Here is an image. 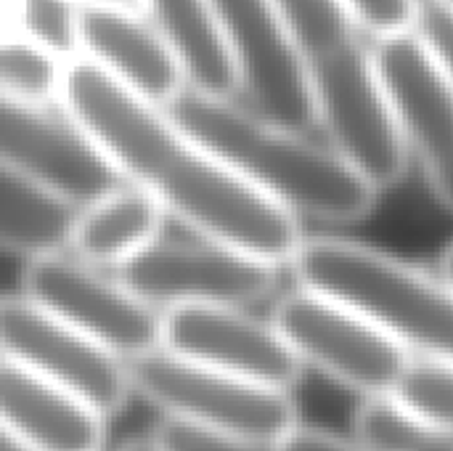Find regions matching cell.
I'll use <instances>...</instances> for the list:
<instances>
[{
	"label": "cell",
	"instance_id": "obj_4",
	"mask_svg": "<svg viewBox=\"0 0 453 451\" xmlns=\"http://www.w3.org/2000/svg\"><path fill=\"white\" fill-rule=\"evenodd\" d=\"M127 372L133 399H143L162 417L263 451L300 423L292 393L186 362L165 348L127 362Z\"/></svg>",
	"mask_w": 453,
	"mask_h": 451
},
{
	"label": "cell",
	"instance_id": "obj_18",
	"mask_svg": "<svg viewBox=\"0 0 453 451\" xmlns=\"http://www.w3.org/2000/svg\"><path fill=\"white\" fill-rule=\"evenodd\" d=\"M74 205L0 167V250L27 260L66 253Z\"/></svg>",
	"mask_w": 453,
	"mask_h": 451
},
{
	"label": "cell",
	"instance_id": "obj_26",
	"mask_svg": "<svg viewBox=\"0 0 453 451\" xmlns=\"http://www.w3.org/2000/svg\"><path fill=\"white\" fill-rule=\"evenodd\" d=\"M358 27H366L380 37L401 35L411 29L417 0H342Z\"/></svg>",
	"mask_w": 453,
	"mask_h": 451
},
{
	"label": "cell",
	"instance_id": "obj_9",
	"mask_svg": "<svg viewBox=\"0 0 453 451\" xmlns=\"http://www.w3.org/2000/svg\"><path fill=\"white\" fill-rule=\"evenodd\" d=\"M0 359L80 396L106 420L133 399L127 362L21 292L0 295Z\"/></svg>",
	"mask_w": 453,
	"mask_h": 451
},
{
	"label": "cell",
	"instance_id": "obj_17",
	"mask_svg": "<svg viewBox=\"0 0 453 451\" xmlns=\"http://www.w3.org/2000/svg\"><path fill=\"white\" fill-rule=\"evenodd\" d=\"M141 11L175 56L186 90L223 101L239 93L212 0H141Z\"/></svg>",
	"mask_w": 453,
	"mask_h": 451
},
{
	"label": "cell",
	"instance_id": "obj_12",
	"mask_svg": "<svg viewBox=\"0 0 453 451\" xmlns=\"http://www.w3.org/2000/svg\"><path fill=\"white\" fill-rule=\"evenodd\" d=\"M374 58L406 159L417 162L433 197L453 213V85L411 32L380 37Z\"/></svg>",
	"mask_w": 453,
	"mask_h": 451
},
{
	"label": "cell",
	"instance_id": "obj_5",
	"mask_svg": "<svg viewBox=\"0 0 453 451\" xmlns=\"http://www.w3.org/2000/svg\"><path fill=\"white\" fill-rule=\"evenodd\" d=\"M305 72L316 125L324 128L329 149L380 194L395 186L409 159L374 51L358 37L305 61Z\"/></svg>",
	"mask_w": 453,
	"mask_h": 451
},
{
	"label": "cell",
	"instance_id": "obj_1",
	"mask_svg": "<svg viewBox=\"0 0 453 451\" xmlns=\"http://www.w3.org/2000/svg\"><path fill=\"white\" fill-rule=\"evenodd\" d=\"M58 106L93 138L122 183L149 194L191 237L287 268L303 223L194 138L165 106L114 85L88 61L66 66Z\"/></svg>",
	"mask_w": 453,
	"mask_h": 451
},
{
	"label": "cell",
	"instance_id": "obj_7",
	"mask_svg": "<svg viewBox=\"0 0 453 451\" xmlns=\"http://www.w3.org/2000/svg\"><path fill=\"white\" fill-rule=\"evenodd\" d=\"M21 295L122 362L162 346V314L114 271L82 263L69 253L27 260Z\"/></svg>",
	"mask_w": 453,
	"mask_h": 451
},
{
	"label": "cell",
	"instance_id": "obj_23",
	"mask_svg": "<svg viewBox=\"0 0 453 451\" xmlns=\"http://www.w3.org/2000/svg\"><path fill=\"white\" fill-rule=\"evenodd\" d=\"M417 420L453 436V364L411 359L388 396Z\"/></svg>",
	"mask_w": 453,
	"mask_h": 451
},
{
	"label": "cell",
	"instance_id": "obj_28",
	"mask_svg": "<svg viewBox=\"0 0 453 451\" xmlns=\"http://www.w3.org/2000/svg\"><path fill=\"white\" fill-rule=\"evenodd\" d=\"M0 451H35L27 441H21L13 431H8L3 423H0Z\"/></svg>",
	"mask_w": 453,
	"mask_h": 451
},
{
	"label": "cell",
	"instance_id": "obj_20",
	"mask_svg": "<svg viewBox=\"0 0 453 451\" xmlns=\"http://www.w3.org/2000/svg\"><path fill=\"white\" fill-rule=\"evenodd\" d=\"M69 64L24 40L19 32H0V93L53 104L58 101Z\"/></svg>",
	"mask_w": 453,
	"mask_h": 451
},
{
	"label": "cell",
	"instance_id": "obj_3",
	"mask_svg": "<svg viewBox=\"0 0 453 451\" xmlns=\"http://www.w3.org/2000/svg\"><path fill=\"white\" fill-rule=\"evenodd\" d=\"M287 268L300 290L353 308L411 359L453 364V287L441 274L337 237H305Z\"/></svg>",
	"mask_w": 453,
	"mask_h": 451
},
{
	"label": "cell",
	"instance_id": "obj_30",
	"mask_svg": "<svg viewBox=\"0 0 453 451\" xmlns=\"http://www.w3.org/2000/svg\"><path fill=\"white\" fill-rule=\"evenodd\" d=\"M80 3V8H93V5H130V8H141V0H74Z\"/></svg>",
	"mask_w": 453,
	"mask_h": 451
},
{
	"label": "cell",
	"instance_id": "obj_15",
	"mask_svg": "<svg viewBox=\"0 0 453 451\" xmlns=\"http://www.w3.org/2000/svg\"><path fill=\"white\" fill-rule=\"evenodd\" d=\"M0 423L35 451H104L109 420L80 396L0 359Z\"/></svg>",
	"mask_w": 453,
	"mask_h": 451
},
{
	"label": "cell",
	"instance_id": "obj_13",
	"mask_svg": "<svg viewBox=\"0 0 453 451\" xmlns=\"http://www.w3.org/2000/svg\"><path fill=\"white\" fill-rule=\"evenodd\" d=\"M186 362L292 393L305 369L271 319L239 306L175 308L162 314V346Z\"/></svg>",
	"mask_w": 453,
	"mask_h": 451
},
{
	"label": "cell",
	"instance_id": "obj_31",
	"mask_svg": "<svg viewBox=\"0 0 453 451\" xmlns=\"http://www.w3.org/2000/svg\"><path fill=\"white\" fill-rule=\"evenodd\" d=\"M3 11H8V0H0V13H3Z\"/></svg>",
	"mask_w": 453,
	"mask_h": 451
},
{
	"label": "cell",
	"instance_id": "obj_27",
	"mask_svg": "<svg viewBox=\"0 0 453 451\" xmlns=\"http://www.w3.org/2000/svg\"><path fill=\"white\" fill-rule=\"evenodd\" d=\"M268 451H366L353 436H337L332 431H321L313 425L297 423L287 431Z\"/></svg>",
	"mask_w": 453,
	"mask_h": 451
},
{
	"label": "cell",
	"instance_id": "obj_14",
	"mask_svg": "<svg viewBox=\"0 0 453 451\" xmlns=\"http://www.w3.org/2000/svg\"><path fill=\"white\" fill-rule=\"evenodd\" d=\"M80 58L114 85L157 106H170L186 90L175 56L141 8H82Z\"/></svg>",
	"mask_w": 453,
	"mask_h": 451
},
{
	"label": "cell",
	"instance_id": "obj_6",
	"mask_svg": "<svg viewBox=\"0 0 453 451\" xmlns=\"http://www.w3.org/2000/svg\"><path fill=\"white\" fill-rule=\"evenodd\" d=\"M273 327L303 369H313L366 399H388L411 362L393 340L334 298L295 287L273 314Z\"/></svg>",
	"mask_w": 453,
	"mask_h": 451
},
{
	"label": "cell",
	"instance_id": "obj_8",
	"mask_svg": "<svg viewBox=\"0 0 453 451\" xmlns=\"http://www.w3.org/2000/svg\"><path fill=\"white\" fill-rule=\"evenodd\" d=\"M279 266L210 242L191 239H157L135 260L114 271L141 300L159 314L175 308L204 306H239L273 295L279 284Z\"/></svg>",
	"mask_w": 453,
	"mask_h": 451
},
{
	"label": "cell",
	"instance_id": "obj_32",
	"mask_svg": "<svg viewBox=\"0 0 453 451\" xmlns=\"http://www.w3.org/2000/svg\"><path fill=\"white\" fill-rule=\"evenodd\" d=\"M441 3H446V5H451L453 8V0H441Z\"/></svg>",
	"mask_w": 453,
	"mask_h": 451
},
{
	"label": "cell",
	"instance_id": "obj_19",
	"mask_svg": "<svg viewBox=\"0 0 453 451\" xmlns=\"http://www.w3.org/2000/svg\"><path fill=\"white\" fill-rule=\"evenodd\" d=\"M353 439L366 451H453V436L417 420L393 399L361 401Z\"/></svg>",
	"mask_w": 453,
	"mask_h": 451
},
{
	"label": "cell",
	"instance_id": "obj_29",
	"mask_svg": "<svg viewBox=\"0 0 453 451\" xmlns=\"http://www.w3.org/2000/svg\"><path fill=\"white\" fill-rule=\"evenodd\" d=\"M438 274L449 282L453 287V242L441 253V260H438Z\"/></svg>",
	"mask_w": 453,
	"mask_h": 451
},
{
	"label": "cell",
	"instance_id": "obj_21",
	"mask_svg": "<svg viewBox=\"0 0 453 451\" xmlns=\"http://www.w3.org/2000/svg\"><path fill=\"white\" fill-rule=\"evenodd\" d=\"M276 5L303 56V64L358 40V21L342 0H276Z\"/></svg>",
	"mask_w": 453,
	"mask_h": 451
},
{
	"label": "cell",
	"instance_id": "obj_16",
	"mask_svg": "<svg viewBox=\"0 0 453 451\" xmlns=\"http://www.w3.org/2000/svg\"><path fill=\"white\" fill-rule=\"evenodd\" d=\"M167 215L143 191L117 183L74 210L66 253L82 263L119 271L165 237Z\"/></svg>",
	"mask_w": 453,
	"mask_h": 451
},
{
	"label": "cell",
	"instance_id": "obj_24",
	"mask_svg": "<svg viewBox=\"0 0 453 451\" xmlns=\"http://www.w3.org/2000/svg\"><path fill=\"white\" fill-rule=\"evenodd\" d=\"M414 40L433 66L453 85V8L441 0H417L411 21Z\"/></svg>",
	"mask_w": 453,
	"mask_h": 451
},
{
	"label": "cell",
	"instance_id": "obj_11",
	"mask_svg": "<svg viewBox=\"0 0 453 451\" xmlns=\"http://www.w3.org/2000/svg\"><path fill=\"white\" fill-rule=\"evenodd\" d=\"M0 167L80 207L122 183L93 138L50 104L0 93Z\"/></svg>",
	"mask_w": 453,
	"mask_h": 451
},
{
	"label": "cell",
	"instance_id": "obj_2",
	"mask_svg": "<svg viewBox=\"0 0 453 451\" xmlns=\"http://www.w3.org/2000/svg\"><path fill=\"white\" fill-rule=\"evenodd\" d=\"M165 109L247 183L300 223L305 218L356 223L380 199V191L332 152L329 144H316L308 133L279 128L234 98H204L183 90Z\"/></svg>",
	"mask_w": 453,
	"mask_h": 451
},
{
	"label": "cell",
	"instance_id": "obj_22",
	"mask_svg": "<svg viewBox=\"0 0 453 451\" xmlns=\"http://www.w3.org/2000/svg\"><path fill=\"white\" fill-rule=\"evenodd\" d=\"M16 29L24 40L56 56L64 64L80 58V16L74 0H8Z\"/></svg>",
	"mask_w": 453,
	"mask_h": 451
},
{
	"label": "cell",
	"instance_id": "obj_25",
	"mask_svg": "<svg viewBox=\"0 0 453 451\" xmlns=\"http://www.w3.org/2000/svg\"><path fill=\"white\" fill-rule=\"evenodd\" d=\"M157 451H263L257 447H250L239 439L212 433L204 428H194L186 423H175L162 417L157 431L149 436Z\"/></svg>",
	"mask_w": 453,
	"mask_h": 451
},
{
	"label": "cell",
	"instance_id": "obj_10",
	"mask_svg": "<svg viewBox=\"0 0 453 451\" xmlns=\"http://www.w3.org/2000/svg\"><path fill=\"white\" fill-rule=\"evenodd\" d=\"M247 109L279 128L316 125L308 72L276 0H212Z\"/></svg>",
	"mask_w": 453,
	"mask_h": 451
}]
</instances>
